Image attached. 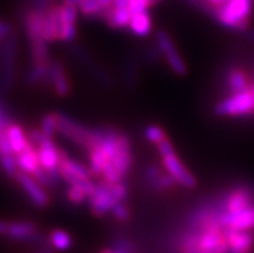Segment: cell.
I'll return each mask as SVG.
<instances>
[{
	"mask_svg": "<svg viewBox=\"0 0 254 253\" xmlns=\"http://www.w3.org/2000/svg\"><path fill=\"white\" fill-rule=\"evenodd\" d=\"M101 253H122V252L118 250H115V248H106V250H103Z\"/></svg>",
	"mask_w": 254,
	"mask_h": 253,
	"instance_id": "cell-44",
	"label": "cell"
},
{
	"mask_svg": "<svg viewBox=\"0 0 254 253\" xmlns=\"http://www.w3.org/2000/svg\"><path fill=\"white\" fill-rule=\"evenodd\" d=\"M51 64H31L30 69L25 75V82L27 85H36L39 83L48 84L49 70H51Z\"/></svg>",
	"mask_w": 254,
	"mask_h": 253,
	"instance_id": "cell-22",
	"label": "cell"
},
{
	"mask_svg": "<svg viewBox=\"0 0 254 253\" xmlns=\"http://www.w3.org/2000/svg\"><path fill=\"white\" fill-rule=\"evenodd\" d=\"M161 173H163V170L158 164H150L143 170V181L150 186L155 179H158L161 176Z\"/></svg>",
	"mask_w": 254,
	"mask_h": 253,
	"instance_id": "cell-35",
	"label": "cell"
},
{
	"mask_svg": "<svg viewBox=\"0 0 254 253\" xmlns=\"http://www.w3.org/2000/svg\"><path fill=\"white\" fill-rule=\"evenodd\" d=\"M113 183L107 182L106 179L101 178L96 183V190L92 195L88 198L90 211L96 217H102L111 212L114 205L118 203L116 198L114 196L113 190H111Z\"/></svg>",
	"mask_w": 254,
	"mask_h": 253,
	"instance_id": "cell-6",
	"label": "cell"
},
{
	"mask_svg": "<svg viewBox=\"0 0 254 253\" xmlns=\"http://www.w3.org/2000/svg\"><path fill=\"white\" fill-rule=\"evenodd\" d=\"M36 150H38L40 166L45 170H48L52 176L56 177L57 179H61V174H60V169H58L60 162H61V149L56 145L53 138H45L42 144L36 146Z\"/></svg>",
	"mask_w": 254,
	"mask_h": 253,
	"instance_id": "cell-9",
	"label": "cell"
},
{
	"mask_svg": "<svg viewBox=\"0 0 254 253\" xmlns=\"http://www.w3.org/2000/svg\"><path fill=\"white\" fill-rule=\"evenodd\" d=\"M57 120V132L77 146L89 150L94 148V128H88L64 112H55Z\"/></svg>",
	"mask_w": 254,
	"mask_h": 253,
	"instance_id": "cell-3",
	"label": "cell"
},
{
	"mask_svg": "<svg viewBox=\"0 0 254 253\" xmlns=\"http://www.w3.org/2000/svg\"><path fill=\"white\" fill-rule=\"evenodd\" d=\"M40 129L47 137H55L56 132H57V120H56L55 112H51V114H47V115L43 116Z\"/></svg>",
	"mask_w": 254,
	"mask_h": 253,
	"instance_id": "cell-31",
	"label": "cell"
},
{
	"mask_svg": "<svg viewBox=\"0 0 254 253\" xmlns=\"http://www.w3.org/2000/svg\"><path fill=\"white\" fill-rule=\"evenodd\" d=\"M29 1V9H36V10H40V12H47V10L51 8L53 4L52 1L53 0H27Z\"/></svg>",
	"mask_w": 254,
	"mask_h": 253,
	"instance_id": "cell-38",
	"label": "cell"
},
{
	"mask_svg": "<svg viewBox=\"0 0 254 253\" xmlns=\"http://www.w3.org/2000/svg\"><path fill=\"white\" fill-rule=\"evenodd\" d=\"M248 38L251 39L252 42H254V29L253 30H249V31H248Z\"/></svg>",
	"mask_w": 254,
	"mask_h": 253,
	"instance_id": "cell-45",
	"label": "cell"
},
{
	"mask_svg": "<svg viewBox=\"0 0 254 253\" xmlns=\"http://www.w3.org/2000/svg\"><path fill=\"white\" fill-rule=\"evenodd\" d=\"M17 164H18L19 170H22L25 173H29V174H34L39 168L42 167L40 166V161H39L38 150L32 144H27V146L25 148V150L16 154Z\"/></svg>",
	"mask_w": 254,
	"mask_h": 253,
	"instance_id": "cell-19",
	"label": "cell"
},
{
	"mask_svg": "<svg viewBox=\"0 0 254 253\" xmlns=\"http://www.w3.org/2000/svg\"><path fill=\"white\" fill-rule=\"evenodd\" d=\"M84 1H87V0H62V3L67 4V5H75L79 6L80 4H83Z\"/></svg>",
	"mask_w": 254,
	"mask_h": 253,
	"instance_id": "cell-42",
	"label": "cell"
},
{
	"mask_svg": "<svg viewBox=\"0 0 254 253\" xmlns=\"http://www.w3.org/2000/svg\"><path fill=\"white\" fill-rule=\"evenodd\" d=\"M156 149H158V153L160 154L161 158L177 154V153H176V149H174V146H173V144H172L171 140H169L168 137L164 138V140L159 142V144H156Z\"/></svg>",
	"mask_w": 254,
	"mask_h": 253,
	"instance_id": "cell-36",
	"label": "cell"
},
{
	"mask_svg": "<svg viewBox=\"0 0 254 253\" xmlns=\"http://www.w3.org/2000/svg\"><path fill=\"white\" fill-rule=\"evenodd\" d=\"M129 29L134 35L139 36V38H146L150 35L152 30V21L148 10L133 14L130 23H129Z\"/></svg>",
	"mask_w": 254,
	"mask_h": 253,
	"instance_id": "cell-21",
	"label": "cell"
},
{
	"mask_svg": "<svg viewBox=\"0 0 254 253\" xmlns=\"http://www.w3.org/2000/svg\"><path fill=\"white\" fill-rule=\"evenodd\" d=\"M8 136H9L10 144L14 150V154H18L21 151L25 150V148L29 144V138L27 135H25V131L21 125L18 124H10L8 127Z\"/></svg>",
	"mask_w": 254,
	"mask_h": 253,
	"instance_id": "cell-24",
	"label": "cell"
},
{
	"mask_svg": "<svg viewBox=\"0 0 254 253\" xmlns=\"http://www.w3.org/2000/svg\"><path fill=\"white\" fill-rule=\"evenodd\" d=\"M137 78H138V62L135 58H130L126 66L124 71V79H126L127 86L132 88L137 83Z\"/></svg>",
	"mask_w": 254,
	"mask_h": 253,
	"instance_id": "cell-30",
	"label": "cell"
},
{
	"mask_svg": "<svg viewBox=\"0 0 254 253\" xmlns=\"http://www.w3.org/2000/svg\"><path fill=\"white\" fill-rule=\"evenodd\" d=\"M88 157H89V169L92 172V176H101L103 168L109 162L105 151L101 146H96L88 150Z\"/></svg>",
	"mask_w": 254,
	"mask_h": 253,
	"instance_id": "cell-23",
	"label": "cell"
},
{
	"mask_svg": "<svg viewBox=\"0 0 254 253\" xmlns=\"http://www.w3.org/2000/svg\"><path fill=\"white\" fill-rule=\"evenodd\" d=\"M251 84L248 74L242 68L230 66L223 73V86L229 94L247 90L251 88Z\"/></svg>",
	"mask_w": 254,
	"mask_h": 253,
	"instance_id": "cell-17",
	"label": "cell"
},
{
	"mask_svg": "<svg viewBox=\"0 0 254 253\" xmlns=\"http://www.w3.org/2000/svg\"><path fill=\"white\" fill-rule=\"evenodd\" d=\"M110 163L113 164L118 173L120 174L123 179H126L128 176V172L132 167V146H130V140L126 133H120L119 145L116 149L114 157L110 159Z\"/></svg>",
	"mask_w": 254,
	"mask_h": 253,
	"instance_id": "cell-13",
	"label": "cell"
},
{
	"mask_svg": "<svg viewBox=\"0 0 254 253\" xmlns=\"http://www.w3.org/2000/svg\"><path fill=\"white\" fill-rule=\"evenodd\" d=\"M199 248L205 253H229L230 246L225 230L219 228L200 230Z\"/></svg>",
	"mask_w": 254,
	"mask_h": 253,
	"instance_id": "cell-11",
	"label": "cell"
},
{
	"mask_svg": "<svg viewBox=\"0 0 254 253\" xmlns=\"http://www.w3.org/2000/svg\"><path fill=\"white\" fill-rule=\"evenodd\" d=\"M113 248L120 251L122 253H137V247L132 239L122 234H118L113 238Z\"/></svg>",
	"mask_w": 254,
	"mask_h": 253,
	"instance_id": "cell-28",
	"label": "cell"
},
{
	"mask_svg": "<svg viewBox=\"0 0 254 253\" xmlns=\"http://www.w3.org/2000/svg\"><path fill=\"white\" fill-rule=\"evenodd\" d=\"M111 213L115 217L116 221L119 222H127L130 218V211H129L128 205L126 202H118L111 209Z\"/></svg>",
	"mask_w": 254,
	"mask_h": 253,
	"instance_id": "cell-33",
	"label": "cell"
},
{
	"mask_svg": "<svg viewBox=\"0 0 254 253\" xmlns=\"http://www.w3.org/2000/svg\"><path fill=\"white\" fill-rule=\"evenodd\" d=\"M222 226L223 229L232 230L254 231V204L235 213L225 212L222 216Z\"/></svg>",
	"mask_w": 254,
	"mask_h": 253,
	"instance_id": "cell-15",
	"label": "cell"
},
{
	"mask_svg": "<svg viewBox=\"0 0 254 253\" xmlns=\"http://www.w3.org/2000/svg\"><path fill=\"white\" fill-rule=\"evenodd\" d=\"M156 44H158L159 49H160L163 56H164L168 66L172 69L174 74L186 75V62L184 61V58L180 55L177 47L174 44L173 39L171 38V35L167 31L159 30L158 34H156Z\"/></svg>",
	"mask_w": 254,
	"mask_h": 253,
	"instance_id": "cell-7",
	"label": "cell"
},
{
	"mask_svg": "<svg viewBox=\"0 0 254 253\" xmlns=\"http://www.w3.org/2000/svg\"><path fill=\"white\" fill-rule=\"evenodd\" d=\"M5 237L12 241L29 242V243H36L39 246L47 244L49 242L45 241L44 237L38 231V226L32 221L9 222Z\"/></svg>",
	"mask_w": 254,
	"mask_h": 253,
	"instance_id": "cell-10",
	"label": "cell"
},
{
	"mask_svg": "<svg viewBox=\"0 0 254 253\" xmlns=\"http://www.w3.org/2000/svg\"><path fill=\"white\" fill-rule=\"evenodd\" d=\"M163 166L168 173H171L177 182L186 189H195L197 185V179L195 178L192 173L187 169L186 166L182 163L177 154L169 155V157L161 158Z\"/></svg>",
	"mask_w": 254,
	"mask_h": 253,
	"instance_id": "cell-12",
	"label": "cell"
},
{
	"mask_svg": "<svg viewBox=\"0 0 254 253\" xmlns=\"http://www.w3.org/2000/svg\"><path fill=\"white\" fill-rule=\"evenodd\" d=\"M17 60V36L12 32L0 44V93H8L14 85Z\"/></svg>",
	"mask_w": 254,
	"mask_h": 253,
	"instance_id": "cell-2",
	"label": "cell"
},
{
	"mask_svg": "<svg viewBox=\"0 0 254 253\" xmlns=\"http://www.w3.org/2000/svg\"><path fill=\"white\" fill-rule=\"evenodd\" d=\"M143 135H145L146 140L152 144H159L160 141H163L164 138H167V133L163 128H161L160 125H156V124H151V125H147L143 131Z\"/></svg>",
	"mask_w": 254,
	"mask_h": 253,
	"instance_id": "cell-29",
	"label": "cell"
},
{
	"mask_svg": "<svg viewBox=\"0 0 254 253\" xmlns=\"http://www.w3.org/2000/svg\"><path fill=\"white\" fill-rule=\"evenodd\" d=\"M13 32V27L9 22H3L0 21V44L6 36H9Z\"/></svg>",
	"mask_w": 254,
	"mask_h": 253,
	"instance_id": "cell-40",
	"label": "cell"
},
{
	"mask_svg": "<svg viewBox=\"0 0 254 253\" xmlns=\"http://www.w3.org/2000/svg\"><path fill=\"white\" fill-rule=\"evenodd\" d=\"M254 0H226L214 6L210 16L223 27L234 31H247L253 14Z\"/></svg>",
	"mask_w": 254,
	"mask_h": 253,
	"instance_id": "cell-1",
	"label": "cell"
},
{
	"mask_svg": "<svg viewBox=\"0 0 254 253\" xmlns=\"http://www.w3.org/2000/svg\"><path fill=\"white\" fill-rule=\"evenodd\" d=\"M8 225H9V222L4 221V220H0V235H6Z\"/></svg>",
	"mask_w": 254,
	"mask_h": 253,
	"instance_id": "cell-41",
	"label": "cell"
},
{
	"mask_svg": "<svg viewBox=\"0 0 254 253\" xmlns=\"http://www.w3.org/2000/svg\"><path fill=\"white\" fill-rule=\"evenodd\" d=\"M218 116H248L254 114V92L248 88L243 92L230 94L214 106Z\"/></svg>",
	"mask_w": 254,
	"mask_h": 253,
	"instance_id": "cell-4",
	"label": "cell"
},
{
	"mask_svg": "<svg viewBox=\"0 0 254 253\" xmlns=\"http://www.w3.org/2000/svg\"><path fill=\"white\" fill-rule=\"evenodd\" d=\"M5 154H14V150L10 144L9 136H8V129L0 133V155Z\"/></svg>",
	"mask_w": 254,
	"mask_h": 253,
	"instance_id": "cell-37",
	"label": "cell"
},
{
	"mask_svg": "<svg viewBox=\"0 0 254 253\" xmlns=\"http://www.w3.org/2000/svg\"><path fill=\"white\" fill-rule=\"evenodd\" d=\"M49 243L53 247V250L67 251L72 246V239L70 234L64 230H53L49 234Z\"/></svg>",
	"mask_w": 254,
	"mask_h": 253,
	"instance_id": "cell-25",
	"label": "cell"
},
{
	"mask_svg": "<svg viewBox=\"0 0 254 253\" xmlns=\"http://www.w3.org/2000/svg\"><path fill=\"white\" fill-rule=\"evenodd\" d=\"M52 246H47V244H45L44 247L42 248V250L39 251L38 253H53V250H52Z\"/></svg>",
	"mask_w": 254,
	"mask_h": 253,
	"instance_id": "cell-43",
	"label": "cell"
},
{
	"mask_svg": "<svg viewBox=\"0 0 254 253\" xmlns=\"http://www.w3.org/2000/svg\"><path fill=\"white\" fill-rule=\"evenodd\" d=\"M61 13V32H60V42L71 43L77 36V8L75 5L60 4Z\"/></svg>",
	"mask_w": 254,
	"mask_h": 253,
	"instance_id": "cell-14",
	"label": "cell"
},
{
	"mask_svg": "<svg viewBox=\"0 0 254 253\" xmlns=\"http://www.w3.org/2000/svg\"><path fill=\"white\" fill-rule=\"evenodd\" d=\"M0 166H1V168H3L4 173H5L6 176L12 177V178L16 177V174L19 170L18 164H17L16 154L0 155Z\"/></svg>",
	"mask_w": 254,
	"mask_h": 253,
	"instance_id": "cell-27",
	"label": "cell"
},
{
	"mask_svg": "<svg viewBox=\"0 0 254 253\" xmlns=\"http://www.w3.org/2000/svg\"><path fill=\"white\" fill-rule=\"evenodd\" d=\"M14 178L18 182V185L22 187L23 191L26 192V195L30 199V202L35 205L36 208L43 209L48 207L49 202H51L48 192H47L44 186L40 185L34 178V176H31L29 173L22 172V170H18Z\"/></svg>",
	"mask_w": 254,
	"mask_h": 253,
	"instance_id": "cell-8",
	"label": "cell"
},
{
	"mask_svg": "<svg viewBox=\"0 0 254 253\" xmlns=\"http://www.w3.org/2000/svg\"><path fill=\"white\" fill-rule=\"evenodd\" d=\"M161 55H163V53H161V51L159 49L158 44L148 47L147 51H146V58H147L150 62H158L159 60H160Z\"/></svg>",
	"mask_w": 254,
	"mask_h": 253,
	"instance_id": "cell-39",
	"label": "cell"
},
{
	"mask_svg": "<svg viewBox=\"0 0 254 253\" xmlns=\"http://www.w3.org/2000/svg\"><path fill=\"white\" fill-rule=\"evenodd\" d=\"M177 183H178L177 179L174 178L171 173L163 172L161 173V176L159 177L158 179H155L154 182L148 186V187H150L152 191L163 192V191H169V190H172L174 186L177 185Z\"/></svg>",
	"mask_w": 254,
	"mask_h": 253,
	"instance_id": "cell-26",
	"label": "cell"
},
{
	"mask_svg": "<svg viewBox=\"0 0 254 253\" xmlns=\"http://www.w3.org/2000/svg\"><path fill=\"white\" fill-rule=\"evenodd\" d=\"M48 85L52 86V89L55 90L58 97H67L71 93L72 86H71L70 79L62 62L52 61Z\"/></svg>",
	"mask_w": 254,
	"mask_h": 253,
	"instance_id": "cell-16",
	"label": "cell"
},
{
	"mask_svg": "<svg viewBox=\"0 0 254 253\" xmlns=\"http://www.w3.org/2000/svg\"><path fill=\"white\" fill-rule=\"evenodd\" d=\"M219 196L225 212L235 213L254 204V185L251 182L236 183Z\"/></svg>",
	"mask_w": 254,
	"mask_h": 253,
	"instance_id": "cell-5",
	"label": "cell"
},
{
	"mask_svg": "<svg viewBox=\"0 0 254 253\" xmlns=\"http://www.w3.org/2000/svg\"><path fill=\"white\" fill-rule=\"evenodd\" d=\"M229 242V253H251L254 247L253 231L223 229Z\"/></svg>",
	"mask_w": 254,
	"mask_h": 253,
	"instance_id": "cell-18",
	"label": "cell"
},
{
	"mask_svg": "<svg viewBox=\"0 0 254 253\" xmlns=\"http://www.w3.org/2000/svg\"><path fill=\"white\" fill-rule=\"evenodd\" d=\"M151 1V6H155V5H158L160 1H163V0H150Z\"/></svg>",
	"mask_w": 254,
	"mask_h": 253,
	"instance_id": "cell-46",
	"label": "cell"
},
{
	"mask_svg": "<svg viewBox=\"0 0 254 253\" xmlns=\"http://www.w3.org/2000/svg\"><path fill=\"white\" fill-rule=\"evenodd\" d=\"M66 196H67L68 202L72 203V204H83V203L87 202L88 195L80 187H77V186L70 185V187L66 191Z\"/></svg>",
	"mask_w": 254,
	"mask_h": 253,
	"instance_id": "cell-32",
	"label": "cell"
},
{
	"mask_svg": "<svg viewBox=\"0 0 254 253\" xmlns=\"http://www.w3.org/2000/svg\"><path fill=\"white\" fill-rule=\"evenodd\" d=\"M132 16L133 14L129 8H114V6H111L103 14L102 19L113 29H126V27H129Z\"/></svg>",
	"mask_w": 254,
	"mask_h": 253,
	"instance_id": "cell-20",
	"label": "cell"
},
{
	"mask_svg": "<svg viewBox=\"0 0 254 253\" xmlns=\"http://www.w3.org/2000/svg\"><path fill=\"white\" fill-rule=\"evenodd\" d=\"M111 190H113L114 196L116 198L118 202H127L129 195V190L127 182L123 179V181H119V182L113 183L111 185Z\"/></svg>",
	"mask_w": 254,
	"mask_h": 253,
	"instance_id": "cell-34",
	"label": "cell"
}]
</instances>
